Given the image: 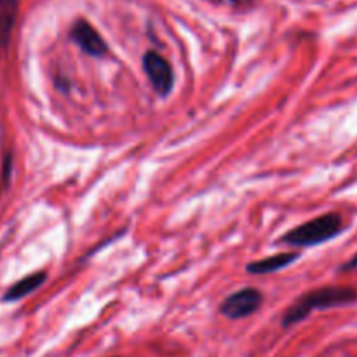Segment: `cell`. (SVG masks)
<instances>
[{
    "label": "cell",
    "mask_w": 357,
    "mask_h": 357,
    "mask_svg": "<svg viewBox=\"0 0 357 357\" xmlns=\"http://www.w3.org/2000/svg\"><path fill=\"white\" fill-rule=\"evenodd\" d=\"M357 302V289L349 286H324L300 296L282 316V328L295 326L310 316L314 310L351 305Z\"/></svg>",
    "instance_id": "cell-1"
},
{
    "label": "cell",
    "mask_w": 357,
    "mask_h": 357,
    "mask_svg": "<svg viewBox=\"0 0 357 357\" xmlns=\"http://www.w3.org/2000/svg\"><path fill=\"white\" fill-rule=\"evenodd\" d=\"M345 229L344 218L338 213H326L303 225L295 227L279 239V243L293 248H312L340 236Z\"/></svg>",
    "instance_id": "cell-2"
},
{
    "label": "cell",
    "mask_w": 357,
    "mask_h": 357,
    "mask_svg": "<svg viewBox=\"0 0 357 357\" xmlns=\"http://www.w3.org/2000/svg\"><path fill=\"white\" fill-rule=\"evenodd\" d=\"M264 302V295L257 288H243L227 296L220 305V312L229 319H244L257 312Z\"/></svg>",
    "instance_id": "cell-3"
},
{
    "label": "cell",
    "mask_w": 357,
    "mask_h": 357,
    "mask_svg": "<svg viewBox=\"0 0 357 357\" xmlns=\"http://www.w3.org/2000/svg\"><path fill=\"white\" fill-rule=\"evenodd\" d=\"M143 70L159 96H167L174 87V72L169 61L155 51H146L143 56Z\"/></svg>",
    "instance_id": "cell-4"
},
{
    "label": "cell",
    "mask_w": 357,
    "mask_h": 357,
    "mask_svg": "<svg viewBox=\"0 0 357 357\" xmlns=\"http://www.w3.org/2000/svg\"><path fill=\"white\" fill-rule=\"evenodd\" d=\"M70 37L73 38L77 45L82 49L86 54L94 56V58H101L108 52L107 42L100 35V31L86 20H77L73 23L72 30H70Z\"/></svg>",
    "instance_id": "cell-5"
},
{
    "label": "cell",
    "mask_w": 357,
    "mask_h": 357,
    "mask_svg": "<svg viewBox=\"0 0 357 357\" xmlns=\"http://www.w3.org/2000/svg\"><path fill=\"white\" fill-rule=\"evenodd\" d=\"M298 258H300V253H296V251H286V253L272 255V257L264 258V260L251 261V264L246 267V272L253 275L274 274V272H279L282 271V268L289 267L291 264H295Z\"/></svg>",
    "instance_id": "cell-6"
},
{
    "label": "cell",
    "mask_w": 357,
    "mask_h": 357,
    "mask_svg": "<svg viewBox=\"0 0 357 357\" xmlns=\"http://www.w3.org/2000/svg\"><path fill=\"white\" fill-rule=\"evenodd\" d=\"M45 279H47V274H45L44 271L33 272V274L26 275V278H23V279H20L17 282H14V284L10 286L9 289H7L6 295L2 296V300L6 303L17 302V300H21V298H24V296L31 295L35 289L40 288V286L45 282Z\"/></svg>",
    "instance_id": "cell-7"
},
{
    "label": "cell",
    "mask_w": 357,
    "mask_h": 357,
    "mask_svg": "<svg viewBox=\"0 0 357 357\" xmlns=\"http://www.w3.org/2000/svg\"><path fill=\"white\" fill-rule=\"evenodd\" d=\"M17 10H20L17 0H0V47L2 49H6L10 42Z\"/></svg>",
    "instance_id": "cell-8"
},
{
    "label": "cell",
    "mask_w": 357,
    "mask_h": 357,
    "mask_svg": "<svg viewBox=\"0 0 357 357\" xmlns=\"http://www.w3.org/2000/svg\"><path fill=\"white\" fill-rule=\"evenodd\" d=\"M357 268V255H354V257L351 258L349 261H345L344 265L340 267V272H349V271H356Z\"/></svg>",
    "instance_id": "cell-9"
},
{
    "label": "cell",
    "mask_w": 357,
    "mask_h": 357,
    "mask_svg": "<svg viewBox=\"0 0 357 357\" xmlns=\"http://www.w3.org/2000/svg\"><path fill=\"white\" fill-rule=\"evenodd\" d=\"M230 2H232V3H246V2H250V0H230Z\"/></svg>",
    "instance_id": "cell-10"
}]
</instances>
